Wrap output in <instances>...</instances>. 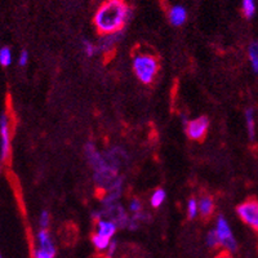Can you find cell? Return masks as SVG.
Returning <instances> with one entry per match:
<instances>
[{
    "mask_svg": "<svg viewBox=\"0 0 258 258\" xmlns=\"http://www.w3.org/2000/svg\"><path fill=\"white\" fill-rule=\"evenodd\" d=\"M131 17V8L125 0H106L93 17L97 31L102 35L121 32Z\"/></svg>",
    "mask_w": 258,
    "mask_h": 258,
    "instance_id": "6da1fadb",
    "label": "cell"
},
{
    "mask_svg": "<svg viewBox=\"0 0 258 258\" xmlns=\"http://www.w3.org/2000/svg\"><path fill=\"white\" fill-rule=\"evenodd\" d=\"M159 68H160V64H159L158 57L153 53L138 52L133 56V73L142 84H151L158 75Z\"/></svg>",
    "mask_w": 258,
    "mask_h": 258,
    "instance_id": "7a4b0ae2",
    "label": "cell"
},
{
    "mask_svg": "<svg viewBox=\"0 0 258 258\" xmlns=\"http://www.w3.org/2000/svg\"><path fill=\"white\" fill-rule=\"evenodd\" d=\"M214 231L217 234L218 240H220V246H222L226 252H235L238 248V243L234 236V232L231 230L229 221L225 216H218L216 220V226H214Z\"/></svg>",
    "mask_w": 258,
    "mask_h": 258,
    "instance_id": "3957f363",
    "label": "cell"
},
{
    "mask_svg": "<svg viewBox=\"0 0 258 258\" xmlns=\"http://www.w3.org/2000/svg\"><path fill=\"white\" fill-rule=\"evenodd\" d=\"M56 253V245H54L49 230L39 229L35 238L34 258H54Z\"/></svg>",
    "mask_w": 258,
    "mask_h": 258,
    "instance_id": "277c9868",
    "label": "cell"
},
{
    "mask_svg": "<svg viewBox=\"0 0 258 258\" xmlns=\"http://www.w3.org/2000/svg\"><path fill=\"white\" fill-rule=\"evenodd\" d=\"M11 119L7 112L0 115V160L7 163L11 159L12 151V132Z\"/></svg>",
    "mask_w": 258,
    "mask_h": 258,
    "instance_id": "5b68a950",
    "label": "cell"
},
{
    "mask_svg": "<svg viewBox=\"0 0 258 258\" xmlns=\"http://www.w3.org/2000/svg\"><path fill=\"white\" fill-rule=\"evenodd\" d=\"M236 213L241 222L258 235V200L252 198L243 202L236 208Z\"/></svg>",
    "mask_w": 258,
    "mask_h": 258,
    "instance_id": "8992f818",
    "label": "cell"
},
{
    "mask_svg": "<svg viewBox=\"0 0 258 258\" xmlns=\"http://www.w3.org/2000/svg\"><path fill=\"white\" fill-rule=\"evenodd\" d=\"M186 135L192 141H203L209 129V119L207 116H198L186 123Z\"/></svg>",
    "mask_w": 258,
    "mask_h": 258,
    "instance_id": "52a82bcc",
    "label": "cell"
},
{
    "mask_svg": "<svg viewBox=\"0 0 258 258\" xmlns=\"http://www.w3.org/2000/svg\"><path fill=\"white\" fill-rule=\"evenodd\" d=\"M102 217L109 218V220L114 221L119 227H126L129 222V214L124 209L120 203H114V204H109V206H103Z\"/></svg>",
    "mask_w": 258,
    "mask_h": 258,
    "instance_id": "ba28073f",
    "label": "cell"
},
{
    "mask_svg": "<svg viewBox=\"0 0 258 258\" xmlns=\"http://www.w3.org/2000/svg\"><path fill=\"white\" fill-rule=\"evenodd\" d=\"M119 226L114 222V221L109 220V218L101 217L96 221V229H94V234L101 235L103 238H107L110 240L115 238Z\"/></svg>",
    "mask_w": 258,
    "mask_h": 258,
    "instance_id": "9c48e42d",
    "label": "cell"
},
{
    "mask_svg": "<svg viewBox=\"0 0 258 258\" xmlns=\"http://www.w3.org/2000/svg\"><path fill=\"white\" fill-rule=\"evenodd\" d=\"M103 156H105L106 163L116 170H120L121 165H123L126 161V159H128L125 151H124L121 147L117 146L111 147L110 150H107V153L103 154Z\"/></svg>",
    "mask_w": 258,
    "mask_h": 258,
    "instance_id": "30bf717a",
    "label": "cell"
},
{
    "mask_svg": "<svg viewBox=\"0 0 258 258\" xmlns=\"http://www.w3.org/2000/svg\"><path fill=\"white\" fill-rule=\"evenodd\" d=\"M168 18L173 26H182L187 20V11L183 6H173L168 11Z\"/></svg>",
    "mask_w": 258,
    "mask_h": 258,
    "instance_id": "8fae6325",
    "label": "cell"
},
{
    "mask_svg": "<svg viewBox=\"0 0 258 258\" xmlns=\"http://www.w3.org/2000/svg\"><path fill=\"white\" fill-rule=\"evenodd\" d=\"M198 203H199V216H202L203 218H209L214 213L216 204H214V200L212 197L204 195L198 200Z\"/></svg>",
    "mask_w": 258,
    "mask_h": 258,
    "instance_id": "7c38bea8",
    "label": "cell"
},
{
    "mask_svg": "<svg viewBox=\"0 0 258 258\" xmlns=\"http://www.w3.org/2000/svg\"><path fill=\"white\" fill-rule=\"evenodd\" d=\"M244 119H245V126L246 132H248V137L252 142L255 141V115L253 109H246L244 112Z\"/></svg>",
    "mask_w": 258,
    "mask_h": 258,
    "instance_id": "4fadbf2b",
    "label": "cell"
},
{
    "mask_svg": "<svg viewBox=\"0 0 258 258\" xmlns=\"http://www.w3.org/2000/svg\"><path fill=\"white\" fill-rule=\"evenodd\" d=\"M119 38H120V32L111 34V35H102L100 44H98V50L100 52H109L110 49H112L115 47L117 41H119Z\"/></svg>",
    "mask_w": 258,
    "mask_h": 258,
    "instance_id": "5bb4252c",
    "label": "cell"
},
{
    "mask_svg": "<svg viewBox=\"0 0 258 258\" xmlns=\"http://www.w3.org/2000/svg\"><path fill=\"white\" fill-rule=\"evenodd\" d=\"M248 61L252 70L258 74V40L250 41L248 45Z\"/></svg>",
    "mask_w": 258,
    "mask_h": 258,
    "instance_id": "9a60e30c",
    "label": "cell"
},
{
    "mask_svg": "<svg viewBox=\"0 0 258 258\" xmlns=\"http://www.w3.org/2000/svg\"><path fill=\"white\" fill-rule=\"evenodd\" d=\"M112 240H114V239H112ZM112 240H110V239L107 238H103V236L94 234V232L93 235H92V244H93L94 249L100 253H105L106 250H107V248L110 246V244H111Z\"/></svg>",
    "mask_w": 258,
    "mask_h": 258,
    "instance_id": "2e32d148",
    "label": "cell"
},
{
    "mask_svg": "<svg viewBox=\"0 0 258 258\" xmlns=\"http://www.w3.org/2000/svg\"><path fill=\"white\" fill-rule=\"evenodd\" d=\"M165 199H167V192H165L164 188H156L154 190V192L151 194V197H150V204L153 208H160L163 204L165 203Z\"/></svg>",
    "mask_w": 258,
    "mask_h": 258,
    "instance_id": "e0dca14e",
    "label": "cell"
},
{
    "mask_svg": "<svg viewBox=\"0 0 258 258\" xmlns=\"http://www.w3.org/2000/svg\"><path fill=\"white\" fill-rule=\"evenodd\" d=\"M241 11L245 18H252L255 15L257 6H255V0H241Z\"/></svg>",
    "mask_w": 258,
    "mask_h": 258,
    "instance_id": "ac0fdd59",
    "label": "cell"
},
{
    "mask_svg": "<svg viewBox=\"0 0 258 258\" xmlns=\"http://www.w3.org/2000/svg\"><path fill=\"white\" fill-rule=\"evenodd\" d=\"M186 211H187V217L190 218V220H195V218L199 216V203H198V199L190 198L187 202Z\"/></svg>",
    "mask_w": 258,
    "mask_h": 258,
    "instance_id": "d6986e66",
    "label": "cell"
},
{
    "mask_svg": "<svg viewBox=\"0 0 258 258\" xmlns=\"http://www.w3.org/2000/svg\"><path fill=\"white\" fill-rule=\"evenodd\" d=\"M12 50L9 49L8 47H2L0 48V64L3 68H8L12 63Z\"/></svg>",
    "mask_w": 258,
    "mask_h": 258,
    "instance_id": "ffe728a7",
    "label": "cell"
},
{
    "mask_svg": "<svg viewBox=\"0 0 258 258\" xmlns=\"http://www.w3.org/2000/svg\"><path fill=\"white\" fill-rule=\"evenodd\" d=\"M128 211L129 213H131V216H137V214L144 213V204H142V202L140 199L133 198V199L129 202Z\"/></svg>",
    "mask_w": 258,
    "mask_h": 258,
    "instance_id": "44dd1931",
    "label": "cell"
},
{
    "mask_svg": "<svg viewBox=\"0 0 258 258\" xmlns=\"http://www.w3.org/2000/svg\"><path fill=\"white\" fill-rule=\"evenodd\" d=\"M82 45H83V52H84L85 56L89 57V58L94 57L97 53L100 52V50H98V45L94 44L93 41L91 40H83Z\"/></svg>",
    "mask_w": 258,
    "mask_h": 258,
    "instance_id": "7402d4cb",
    "label": "cell"
},
{
    "mask_svg": "<svg viewBox=\"0 0 258 258\" xmlns=\"http://www.w3.org/2000/svg\"><path fill=\"white\" fill-rule=\"evenodd\" d=\"M39 227L43 230H48L49 229V225H50V214L48 211H43L39 216Z\"/></svg>",
    "mask_w": 258,
    "mask_h": 258,
    "instance_id": "603a6c76",
    "label": "cell"
},
{
    "mask_svg": "<svg viewBox=\"0 0 258 258\" xmlns=\"http://www.w3.org/2000/svg\"><path fill=\"white\" fill-rule=\"evenodd\" d=\"M207 244H208L209 248H217V246H220V240H218V236L217 234H216V231L213 230H211V231L208 232V235H207Z\"/></svg>",
    "mask_w": 258,
    "mask_h": 258,
    "instance_id": "cb8c5ba5",
    "label": "cell"
},
{
    "mask_svg": "<svg viewBox=\"0 0 258 258\" xmlns=\"http://www.w3.org/2000/svg\"><path fill=\"white\" fill-rule=\"evenodd\" d=\"M29 52H27V50H22V52L20 53V56H18V66L25 68L27 64V62H29Z\"/></svg>",
    "mask_w": 258,
    "mask_h": 258,
    "instance_id": "d4e9b609",
    "label": "cell"
},
{
    "mask_svg": "<svg viewBox=\"0 0 258 258\" xmlns=\"http://www.w3.org/2000/svg\"><path fill=\"white\" fill-rule=\"evenodd\" d=\"M116 249H117L116 241L112 240L111 244H110V246H109V248H107V250H106V252H105L106 258H112V257H114V254H115V253H116Z\"/></svg>",
    "mask_w": 258,
    "mask_h": 258,
    "instance_id": "484cf974",
    "label": "cell"
},
{
    "mask_svg": "<svg viewBox=\"0 0 258 258\" xmlns=\"http://www.w3.org/2000/svg\"><path fill=\"white\" fill-rule=\"evenodd\" d=\"M216 258H232V255L230 252H226V250H223V252L218 253V254L216 255Z\"/></svg>",
    "mask_w": 258,
    "mask_h": 258,
    "instance_id": "4316f807",
    "label": "cell"
},
{
    "mask_svg": "<svg viewBox=\"0 0 258 258\" xmlns=\"http://www.w3.org/2000/svg\"><path fill=\"white\" fill-rule=\"evenodd\" d=\"M0 258H2V257H0Z\"/></svg>",
    "mask_w": 258,
    "mask_h": 258,
    "instance_id": "83f0119b",
    "label": "cell"
}]
</instances>
